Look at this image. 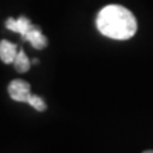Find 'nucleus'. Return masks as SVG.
Here are the masks:
<instances>
[{
  "mask_svg": "<svg viewBox=\"0 0 153 153\" xmlns=\"http://www.w3.org/2000/svg\"><path fill=\"white\" fill-rule=\"evenodd\" d=\"M97 28L105 37L114 40H129L137 30L133 13L119 4H108L97 16Z\"/></svg>",
  "mask_w": 153,
  "mask_h": 153,
  "instance_id": "f257e3e1",
  "label": "nucleus"
},
{
  "mask_svg": "<svg viewBox=\"0 0 153 153\" xmlns=\"http://www.w3.org/2000/svg\"><path fill=\"white\" fill-rule=\"evenodd\" d=\"M9 94H10L13 101L28 104V99L31 97L30 84L27 81H23V79H14L9 84Z\"/></svg>",
  "mask_w": 153,
  "mask_h": 153,
  "instance_id": "f03ea898",
  "label": "nucleus"
},
{
  "mask_svg": "<svg viewBox=\"0 0 153 153\" xmlns=\"http://www.w3.org/2000/svg\"><path fill=\"white\" fill-rule=\"evenodd\" d=\"M23 40L28 41V43L31 44L34 48H37V50L45 48V47H47V44H48L47 37L41 33V28L38 27V26H36V24H33L31 27L28 28V31L24 34Z\"/></svg>",
  "mask_w": 153,
  "mask_h": 153,
  "instance_id": "7ed1b4c3",
  "label": "nucleus"
},
{
  "mask_svg": "<svg viewBox=\"0 0 153 153\" xmlns=\"http://www.w3.org/2000/svg\"><path fill=\"white\" fill-rule=\"evenodd\" d=\"M17 53V45L10 43L7 40H1L0 41V60L3 61L4 64H13V61L16 58Z\"/></svg>",
  "mask_w": 153,
  "mask_h": 153,
  "instance_id": "20e7f679",
  "label": "nucleus"
},
{
  "mask_svg": "<svg viewBox=\"0 0 153 153\" xmlns=\"http://www.w3.org/2000/svg\"><path fill=\"white\" fill-rule=\"evenodd\" d=\"M13 64H14V68L19 72H27L30 70V60H28V57L26 55L24 50H22V48L19 50V53H17Z\"/></svg>",
  "mask_w": 153,
  "mask_h": 153,
  "instance_id": "39448f33",
  "label": "nucleus"
},
{
  "mask_svg": "<svg viewBox=\"0 0 153 153\" xmlns=\"http://www.w3.org/2000/svg\"><path fill=\"white\" fill-rule=\"evenodd\" d=\"M28 105H31L34 109L40 111V112H43V111H45V102L43 101V98L41 97H38V95H33L31 94V97H30V99H28Z\"/></svg>",
  "mask_w": 153,
  "mask_h": 153,
  "instance_id": "423d86ee",
  "label": "nucleus"
},
{
  "mask_svg": "<svg viewBox=\"0 0 153 153\" xmlns=\"http://www.w3.org/2000/svg\"><path fill=\"white\" fill-rule=\"evenodd\" d=\"M143 153H153V150H146V152H143Z\"/></svg>",
  "mask_w": 153,
  "mask_h": 153,
  "instance_id": "0eeeda50",
  "label": "nucleus"
}]
</instances>
